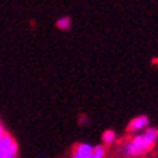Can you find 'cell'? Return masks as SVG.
Returning a JSON list of instances; mask_svg holds the SVG:
<instances>
[{
    "label": "cell",
    "instance_id": "8992f818",
    "mask_svg": "<svg viewBox=\"0 0 158 158\" xmlns=\"http://www.w3.org/2000/svg\"><path fill=\"white\" fill-rule=\"evenodd\" d=\"M104 157H106V147L104 145L93 147V152L90 155V158H104Z\"/></svg>",
    "mask_w": 158,
    "mask_h": 158
},
{
    "label": "cell",
    "instance_id": "6da1fadb",
    "mask_svg": "<svg viewBox=\"0 0 158 158\" xmlns=\"http://www.w3.org/2000/svg\"><path fill=\"white\" fill-rule=\"evenodd\" d=\"M158 140V130L157 128H145V131L143 134L135 135L132 140H130L128 143L124 145V155L127 157H140V155L145 154L152 145L155 144V141Z\"/></svg>",
    "mask_w": 158,
    "mask_h": 158
},
{
    "label": "cell",
    "instance_id": "ba28073f",
    "mask_svg": "<svg viewBox=\"0 0 158 158\" xmlns=\"http://www.w3.org/2000/svg\"><path fill=\"white\" fill-rule=\"evenodd\" d=\"M0 158H4V155H3V154H2V152H0Z\"/></svg>",
    "mask_w": 158,
    "mask_h": 158
},
{
    "label": "cell",
    "instance_id": "277c9868",
    "mask_svg": "<svg viewBox=\"0 0 158 158\" xmlns=\"http://www.w3.org/2000/svg\"><path fill=\"white\" fill-rule=\"evenodd\" d=\"M91 152H93V145H90L87 143H80L76 145L71 158H90Z\"/></svg>",
    "mask_w": 158,
    "mask_h": 158
},
{
    "label": "cell",
    "instance_id": "7a4b0ae2",
    "mask_svg": "<svg viewBox=\"0 0 158 158\" xmlns=\"http://www.w3.org/2000/svg\"><path fill=\"white\" fill-rule=\"evenodd\" d=\"M17 143L15 141V138L4 132V135L0 138V152L4 155V158L9 157H16L17 155Z\"/></svg>",
    "mask_w": 158,
    "mask_h": 158
},
{
    "label": "cell",
    "instance_id": "5b68a950",
    "mask_svg": "<svg viewBox=\"0 0 158 158\" xmlns=\"http://www.w3.org/2000/svg\"><path fill=\"white\" fill-rule=\"evenodd\" d=\"M56 27L59 30H70L71 27V17L69 16H63L56 22Z\"/></svg>",
    "mask_w": 158,
    "mask_h": 158
},
{
    "label": "cell",
    "instance_id": "9c48e42d",
    "mask_svg": "<svg viewBox=\"0 0 158 158\" xmlns=\"http://www.w3.org/2000/svg\"><path fill=\"white\" fill-rule=\"evenodd\" d=\"M9 158H17V157H9Z\"/></svg>",
    "mask_w": 158,
    "mask_h": 158
},
{
    "label": "cell",
    "instance_id": "3957f363",
    "mask_svg": "<svg viewBox=\"0 0 158 158\" xmlns=\"http://www.w3.org/2000/svg\"><path fill=\"white\" fill-rule=\"evenodd\" d=\"M148 124H150V118H148L147 115H138V117L132 118L131 121H130L127 130H128V131H131V132L141 131V130H145V128H147Z\"/></svg>",
    "mask_w": 158,
    "mask_h": 158
},
{
    "label": "cell",
    "instance_id": "52a82bcc",
    "mask_svg": "<svg viewBox=\"0 0 158 158\" xmlns=\"http://www.w3.org/2000/svg\"><path fill=\"white\" fill-rule=\"evenodd\" d=\"M115 141V132L113 130H107V131L103 132V143L107 144V145H110Z\"/></svg>",
    "mask_w": 158,
    "mask_h": 158
}]
</instances>
